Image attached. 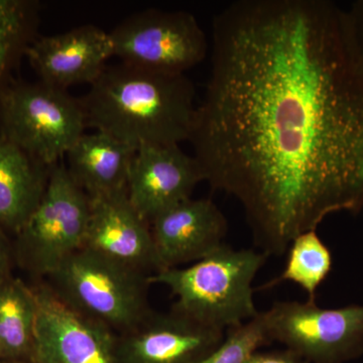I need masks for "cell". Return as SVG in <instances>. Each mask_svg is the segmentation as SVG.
Segmentation results:
<instances>
[{
	"instance_id": "cell-1",
	"label": "cell",
	"mask_w": 363,
	"mask_h": 363,
	"mask_svg": "<svg viewBox=\"0 0 363 363\" xmlns=\"http://www.w3.org/2000/svg\"><path fill=\"white\" fill-rule=\"evenodd\" d=\"M189 142L267 257L329 215L362 211L363 58L348 11L324 0L222 9Z\"/></svg>"
},
{
	"instance_id": "cell-2",
	"label": "cell",
	"mask_w": 363,
	"mask_h": 363,
	"mask_svg": "<svg viewBox=\"0 0 363 363\" xmlns=\"http://www.w3.org/2000/svg\"><path fill=\"white\" fill-rule=\"evenodd\" d=\"M186 75L106 66L80 99L86 124L138 150L190 140L198 105Z\"/></svg>"
},
{
	"instance_id": "cell-3",
	"label": "cell",
	"mask_w": 363,
	"mask_h": 363,
	"mask_svg": "<svg viewBox=\"0 0 363 363\" xmlns=\"http://www.w3.org/2000/svg\"><path fill=\"white\" fill-rule=\"evenodd\" d=\"M267 255L255 250L222 245L204 259L150 277V283L169 289L177 297L173 309L200 323L226 331L259 314L252 283Z\"/></svg>"
},
{
	"instance_id": "cell-4",
	"label": "cell",
	"mask_w": 363,
	"mask_h": 363,
	"mask_svg": "<svg viewBox=\"0 0 363 363\" xmlns=\"http://www.w3.org/2000/svg\"><path fill=\"white\" fill-rule=\"evenodd\" d=\"M47 279L62 302L117 335L152 312L147 300L149 276L86 248L70 255Z\"/></svg>"
},
{
	"instance_id": "cell-5",
	"label": "cell",
	"mask_w": 363,
	"mask_h": 363,
	"mask_svg": "<svg viewBox=\"0 0 363 363\" xmlns=\"http://www.w3.org/2000/svg\"><path fill=\"white\" fill-rule=\"evenodd\" d=\"M80 99L39 82L13 80L0 89V138L51 169L84 135Z\"/></svg>"
},
{
	"instance_id": "cell-6",
	"label": "cell",
	"mask_w": 363,
	"mask_h": 363,
	"mask_svg": "<svg viewBox=\"0 0 363 363\" xmlns=\"http://www.w3.org/2000/svg\"><path fill=\"white\" fill-rule=\"evenodd\" d=\"M90 209L89 196L72 179L66 164H55L42 199L14 235L16 264L33 276L48 278L84 247Z\"/></svg>"
},
{
	"instance_id": "cell-7",
	"label": "cell",
	"mask_w": 363,
	"mask_h": 363,
	"mask_svg": "<svg viewBox=\"0 0 363 363\" xmlns=\"http://www.w3.org/2000/svg\"><path fill=\"white\" fill-rule=\"evenodd\" d=\"M121 63L168 75H186L209 51L207 35L192 13L150 9L131 14L109 33Z\"/></svg>"
},
{
	"instance_id": "cell-8",
	"label": "cell",
	"mask_w": 363,
	"mask_h": 363,
	"mask_svg": "<svg viewBox=\"0 0 363 363\" xmlns=\"http://www.w3.org/2000/svg\"><path fill=\"white\" fill-rule=\"evenodd\" d=\"M267 335L309 363H345L363 353V306L323 309L276 302L262 312Z\"/></svg>"
},
{
	"instance_id": "cell-9",
	"label": "cell",
	"mask_w": 363,
	"mask_h": 363,
	"mask_svg": "<svg viewBox=\"0 0 363 363\" xmlns=\"http://www.w3.org/2000/svg\"><path fill=\"white\" fill-rule=\"evenodd\" d=\"M38 298L33 363H116L117 334L67 306L47 284Z\"/></svg>"
},
{
	"instance_id": "cell-10",
	"label": "cell",
	"mask_w": 363,
	"mask_h": 363,
	"mask_svg": "<svg viewBox=\"0 0 363 363\" xmlns=\"http://www.w3.org/2000/svg\"><path fill=\"white\" fill-rule=\"evenodd\" d=\"M225 331L207 326L172 308L152 311L116 337V363H198L220 345Z\"/></svg>"
},
{
	"instance_id": "cell-11",
	"label": "cell",
	"mask_w": 363,
	"mask_h": 363,
	"mask_svg": "<svg viewBox=\"0 0 363 363\" xmlns=\"http://www.w3.org/2000/svg\"><path fill=\"white\" fill-rule=\"evenodd\" d=\"M90 202L83 248L150 278L162 271L150 224L133 206L126 189Z\"/></svg>"
},
{
	"instance_id": "cell-12",
	"label": "cell",
	"mask_w": 363,
	"mask_h": 363,
	"mask_svg": "<svg viewBox=\"0 0 363 363\" xmlns=\"http://www.w3.org/2000/svg\"><path fill=\"white\" fill-rule=\"evenodd\" d=\"M204 182L199 162L180 145H150L136 150L126 182L133 206L152 223L159 215L192 198Z\"/></svg>"
},
{
	"instance_id": "cell-13",
	"label": "cell",
	"mask_w": 363,
	"mask_h": 363,
	"mask_svg": "<svg viewBox=\"0 0 363 363\" xmlns=\"http://www.w3.org/2000/svg\"><path fill=\"white\" fill-rule=\"evenodd\" d=\"M26 56L45 84L67 90L93 84L113 56L109 33L85 25L58 35L37 37Z\"/></svg>"
},
{
	"instance_id": "cell-14",
	"label": "cell",
	"mask_w": 363,
	"mask_h": 363,
	"mask_svg": "<svg viewBox=\"0 0 363 363\" xmlns=\"http://www.w3.org/2000/svg\"><path fill=\"white\" fill-rule=\"evenodd\" d=\"M162 271L196 262L224 245L228 225L211 199H190L159 215L150 223Z\"/></svg>"
},
{
	"instance_id": "cell-15",
	"label": "cell",
	"mask_w": 363,
	"mask_h": 363,
	"mask_svg": "<svg viewBox=\"0 0 363 363\" xmlns=\"http://www.w3.org/2000/svg\"><path fill=\"white\" fill-rule=\"evenodd\" d=\"M136 150L113 136L83 135L67 152V169L90 198L126 189Z\"/></svg>"
},
{
	"instance_id": "cell-16",
	"label": "cell",
	"mask_w": 363,
	"mask_h": 363,
	"mask_svg": "<svg viewBox=\"0 0 363 363\" xmlns=\"http://www.w3.org/2000/svg\"><path fill=\"white\" fill-rule=\"evenodd\" d=\"M50 169L0 138V226L16 235L38 206Z\"/></svg>"
},
{
	"instance_id": "cell-17",
	"label": "cell",
	"mask_w": 363,
	"mask_h": 363,
	"mask_svg": "<svg viewBox=\"0 0 363 363\" xmlns=\"http://www.w3.org/2000/svg\"><path fill=\"white\" fill-rule=\"evenodd\" d=\"M38 298L21 279L0 284V360L33 363Z\"/></svg>"
},
{
	"instance_id": "cell-18",
	"label": "cell",
	"mask_w": 363,
	"mask_h": 363,
	"mask_svg": "<svg viewBox=\"0 0 363 363\" xmlns=\"http://www.w3.org/2000/svg\"><path fill=\"white\" fill-rule=\"evenodd\" d=\"M39 16V2L0 0V89L13 80L14 69L37 38Z\"/></svg>"
},
{
	"instance_id": "cell-19",
	"label": "cell",
	"mask_w": 363,
	"mask_h": 363,
	"mask_svg": "<svg viewBox=\"0 0 363 363\" xmlns=\"http://www.w3.org/2000/svg\"><path fill=\"white\" fill-rule=\"evenodd\" d=\"M289 248L290 252L285 269L279 278L264 286V289L283 281H292L305 291L309 302H316L318 288L331 272L330 250L324 245L316 230L298 234Z\"/></svg>"
},
{
	"instance_id": "cell-20",
	"label": "cell",
	"mask_w": 363,
	"mask_h": 363,
	"mask_svg": "<svg viewBox=\"0 0 363 363\" xmlns=\"http://www.w3.org/2000/svg\"><path fill=\"white\" fill-rule=\"evenodd\" d=\"M220 345L198 363H245L259 347L271 343L262 312L238 326L227 329Z\"/></svg>"
},
{
	"instance_id": "cell-21",
	"label": "cell",
	"mask_w": 363,
	"mask_h": 363,
	"mask_svg": "<svg viewBox=\"0 0 363 363\" xmlns=\"http://www.w3.org/2000/svg\"><path fill=\"white\" fill-rule=\"evenodd\" d=\"M14 259L13 242L9 240L7 233L0 226V284L13 277Z\"/></svg>"
},
{
	"instance_id": "cell-22",
	"label": "cell",
	"mask_w": 363,
	"mask_h": 363,
	"mask_svg": "<svg viewBox=\"0 0 363 363\" xmlns=\"http://www.w3.org/2000/svg\"><path fill=\"white\" fill-rule=\"evenodd\" d=\"M245 363H309L302 357L294 353L293 351L286 350L281 351H272V352L253 353Z\"/></svg>"
},
{
	"instance_id": "cell-23",
	"label": "cell",
	"mask_w": 363,
	"mask_h": 363,
	"mask_svg": "<svg viewBox=\"0 0 363 363\" xmlns=\"http://www.w3.org/2000/svg\"><path fill=\"white\" fill-rule=\"evenodd\" d=\"M348 16H350L353 35L363 58V0L353 4L350 11H348Z\"/></svg>"
},
{
	"instance_id": "cell-24",
	"label": "cell",
	"mask_w": 363,
	"mask_h": 363,
	"mask_svg": "<svg viewBox=\"0 0 363 363\" xmlns=\"http://www.w3.org/2000/svg\"><path fill=\"white\" fill-rule=\"evenodd\" d=\"M0 363H33V362H16V360H0Z\"/></svg>"
}]
</instances>
